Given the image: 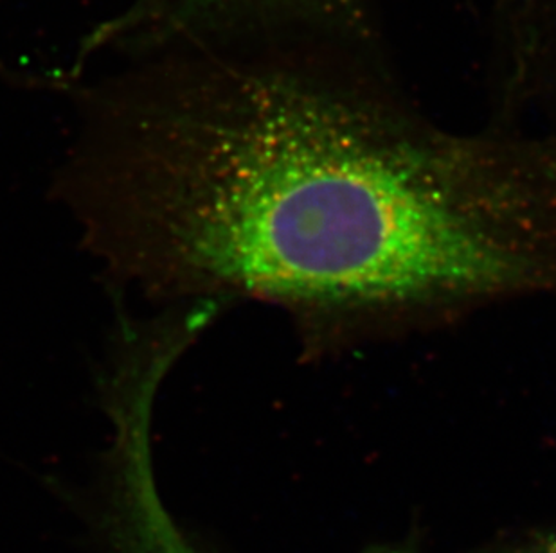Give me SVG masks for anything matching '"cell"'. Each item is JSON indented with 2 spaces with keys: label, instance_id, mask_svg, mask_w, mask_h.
Segmentation results:
<instances>
[{
  "label": "cell",
  "instance_id": "obj_3",
  "mask_svg": "<svg viewBox=\"0 0 556 553\" xmlns=\"http://www.w3.org/2000/svg\"><path fill=\"white\" fill-rule=\"evenodd\" d=\"M361 0H180L175 21L202 33L361 22Z\"/></svg>",
  "mask_w": 556,
  "mask_h": 553
},
{
  "label": "cell",
  "instance_id": "obj_1",
  "mask_svg": "<svg viewBox=\"0 0 556 553\" xmlns=\"http://www.w3.org/2000/svg\"><path fill=\"white\" fill-rule=\"evenodd\" d=\"M56 191L116 286L267 304L309 358L556 297V137L443 130L326 60L210 57L100 90Z\"/></svg>",
  "mask_w": 556,
  "mask_h": 553
},
{
  "label": "cell",
  "instance_id": "obj_2",
  "mask_svg": "<svg viewBox=\"0 0 556 553\" xmlns=\"http://www.w3.org/2000/svg\"><path fill=\"white\" fill-rule=\"evenodd\" d=\"M105 478L101 528L112 553H213L164 505L148 435L131 432L112 440Z\"/></svg>",
  "mask_w": 556,
  "mask_h": 553
},
{
  "label": "cell",
  "instance_id": "obj_4",
  "mask_svg": "<svg viewBox=\"0 0 556 553\" xmlns=\"http://www.w3.org/2000/svg\"><path fill=\"white\" fill-rule=\"evenodd\" d=\"M506 553H556V536H541Z\"/></svg>",
  "mask_w": 556,
  "mask_h": 553
}]
</instances>
